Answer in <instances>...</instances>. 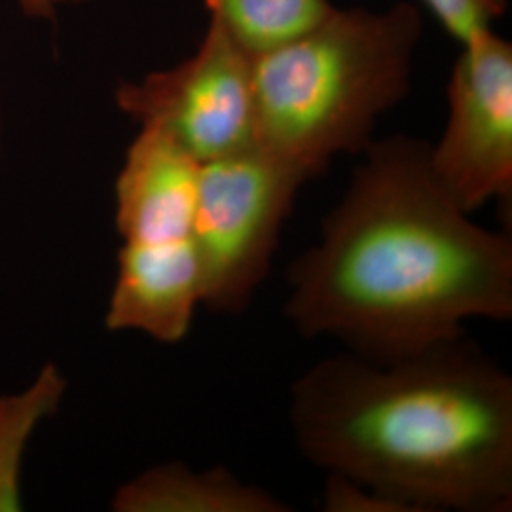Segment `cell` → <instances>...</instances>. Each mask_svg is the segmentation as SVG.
Listing matches in <instances>:
<instances>
[{
  "instance_id": "6da1fadb",
  "label": "cell",
  "mask_w": 512,
  "mask_h": 512,
  "mask_svg": "<svg viewBox=\"0 0 512 512\" xmlns=\"http://www.w3.org/2000/svg\"><path fill=\"white\" fill-rule=\"evenodd\" d=\"M315 245L289 266L285 313L306 338L399 359L512 319V241L471 219L442 184L429 143L372 141Z\"/></svg>"
},
{
  "instance_id": "7a4b0ae2",
  "label": "cell",
  "mask_w": 512,
  "mask_h": 512,
  "mask_svg": "<svg viewBox=\"0 0 512 512\" xmlns=\"http://www.w3.org/2000/svg\"><path fill=\"white\" fill-rule=\"evenodd\" d=\"M300 454L414 512L512 509V378L471 340L340 353L291 385Z\"/></svg>"
},
{
  "instance_id": "3957f363",
  "label": "cell",
  "mask_w": 512,
  "mask_h": 512,
  "mask_svg": "<svg viewBox=\"0 0 512 512\" xmlns=\"http://www.w3.org/2000/svg\"><path fill=\"white\" fill-rule=\"evenodd\" d=\"M423 33L416 4L336 8L308 31L253 55L256 145L306 181L340 154H363L410 92Z\"/></svg>"
},
{
  "instance_id": "277c9868",
  "label": "cell",
  "mask_w": 512,
  "mask_h": 512,
  "mask_svg": "<svg viewBox=\"0 0 512 512\" xmlns=\"http://www.w3.org/2000/svg\"><path fill=\"white\" fill-rule=\"evenodd\" d=\"M304 183L258 145L202 164L192 238L202 262L203 308L236 315L251 306Z\"/></svg>"
},
{
  "instance_id": "5b68a950",
  "label": "cell",
  "mask_w": 512,
  "mask_h": 512,
  "mask_svg": "<svg viewBox=\"0 0 512 512\" xmlns=\"http://www.w3.org/2000/svg\"><path fill=\"white\" fill-rule=\"evenodd\" d=\"M116 105L141 126L167 133L200 164L238 154L256 145L253 55L209 10L196 52L139 82H122Z\"/></svg>"
},
{
  "instance_id": "8992f818",
  "label": "cell",
  "mask_w": 512,
  "mask_h": 512,
  "mask_svg": "<svg viewBox=\"0 0 512 512\" xmlns=\"http://www.w3.org/2000/svg\"><path fill=\"white\" fill-rule=\"evenodd\" d=\"M448 82V120L429 143L442 184L467 211L512 198V44L495 31L459 44Z\"/></svg>"
},
{
  "instance_id": "52a82bcc",
  "label": "cell",
  "mask_w": 512,
  "mask_h": 512,
  "mask_svg": "<svg viewBox=\"0 0 512 512\" xmlns=\"http://www.w3.org/2000/svg\"><path fill=\"white\" fill-rule=\"evenodd\" d=\"M202 304V262L194 238L124 243L105 319L110 330H139L177 344L188 336Z\"/></svg>"
},
{
  "instance_id": "ba28073f",
  "label": "cell",
  "mask_w": 512,
  "mask_h": 512,
  "mask_svg": "<svg viewBox=\"0 0 512 512\" xmlns=\"http://www.w3.org/2000/svg\"><path fill=\"white\" fill-rule=\"evenodd\" d=\"M200 169L179 143L141 126L116 179V228L124 243L192 238Z\"/></svg>"
},
{
  "instance_id": "9c48e42d",
  "label": "cell",
  "mask_w": 512,
  "mask_h": 512,
  "mask_svg": "<svg viewBox=\"0 0 512 512\" xmlns=\"http://www.w3.org/2000/svg\"><path fill=\"white\" fill-rule=\"evenodd\" d=\"M122 512H291L279 497L224 467L192 471L169 463L131 480L114 499Z\"/></svg>"
},
{
  "instance_id": "30bf717a",
  "label": "cell",
  "mask_w": 512,
  "mask_h": 512,
  "mask_svg": "<svg viewBox=\"0 0 512 512\" xmlns=\"http://www.w3.org/2000/svg\"><path fill=\"white\" fill-rule=\"evenodd\" d=\"M232 37L251 52L268 48L308 31L334 10L330 0H207Z\"/></svg>"
},
{
  "instance_id": "8fae6325",
  "label": "cell",
  "mask_w": 512,
  "mask_h": 512,
  "mask_svg": "<svg viewBox=\"0 0 512 512\" xmlns=\"http://www.w3.org/2000/svg\"><path fill=\"white\" fill-rule=\"evenodd\" d=\"M440 27L458 44L494 31L495 21L503 18L509 0H420Z\"/></svg>"
},
{
  "instance_id": "7c38bea8",
  "label": "cell",
  "mask_w": 512,
  "mask_h": 512,
  "mask_svg": "<svg viewBox=\"0 0 512 512\" xmlns=\"http://www.w3.org/2000/svg\"><path fill=\"white\" fill-rule=\"evenodd\" d=\"M321 509L325 512H414L401 501L336 473H327Z\"/></svg>"
},
{
  "instance_id": "4fadbf2b",
  "label": "cell",
  "mask_w": 512,
  "mask_h": 512,
  "mask_svg": "<svg viewBox=\"0 0 512 512\" xmlns=\"http://www.w3.org/2000/svg\"><path fill=\"white\" fill-rule=\"evenodd\" d=\"M78 2H84V0H18L21 10L29 18L42 19H52L61 6L78 4Z\"/></svg>"
}]
</instances>
